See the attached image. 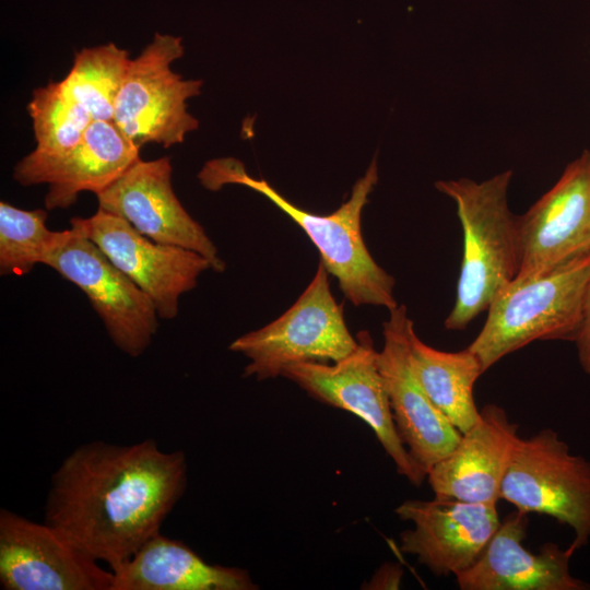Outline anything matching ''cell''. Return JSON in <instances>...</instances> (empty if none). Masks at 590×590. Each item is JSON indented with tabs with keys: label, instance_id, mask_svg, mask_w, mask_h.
Returning a JSON list of instances; mask_svg holds the SVG:
<instances>
[{
	"label": "cell",
	"instance_id": "1",
	"mask_svg": "<svg viewBox=\"0 0 590 590\" xmlns=\"http://www.w3.org/2000/svg\"><path fill=\"white\" fill-rule=\"evenodd\" d=\"M187 485L185 453L152 438L131 445L91 441L52 474L45 522L113 569L160 533Z\"/></svg>",
	"mask_w": 590,
	"mask_h": 590
},
{
	"label": "cell",
	"instance_id": "2",
	"mask_svg": "<svg viewBox=\"0 0 590 590\" xmlns=\"http://www.w3.org/2000/svg\"><path fill=\"white\" fill-rule=\"evenodd\" d=\"M198 179L211 191L235 184L270 200L308 236L319 251L320 261L329 274L338 280L342 293L353 305L381 306L389 311L398 306L393 295L394 279L369 253L361 227L363 209L378 181L376 158L354 184L349 200L327 215L298 208L267 180L248 175L244 164L234 157L206 162Z\"/></svg>",
	"mask_w": 590,
	"mask_h": 590
},
{
	"label": "cell",
	"instance_id": "3",
	"mask_svg": "<svg viewBox=\"0 0 590 590\" xmlns=\"http://www.w3.org/2000/svg\"><path fill=\"white\" fill-rule=\"evenodd\" d=\"M512 172L477 182L468 178L438 180V191L457 205L463 231V256L455 305L447 330H463L517 276L518 216L508 206Z\"/></svg>",
	"mask_w": 590,
	"mask_h": 590
},
{
	"label": "cell",
	"instance_id": "4",
	"mask_svg": "<svg viewBox=\"0 0 590 590\" xmlns=\"http://www.w3.org/2000/svg\"><path fill=\"white\" fill-rule=\"evenodd\" d=\"M590 281V252L550 270L516 276L492 302L469 347L484 373L536 340H576Z\"/></svg>",
	"mask_w": 590,
	"mask_h": 590
},
{
	"label": "cell",
	"instance_id": "5",
	"mask_svg": "<svg viewBox=\"0 0 590 590\" xmlns=\"http://www.w3.org/2000/svg\"><path fill=\"white\" fill-rule=\"evenodd\" d=\"M357 346L344 319L343 305L332 295L329 272L320 261L297 300L278 319L250 331L229 345L249 359L245 377L266 380L282 376L291 365L333 363Z\"/></svg>",
	"mask_w": 590,
	"mask_h": 590
},
{
	"label": "cell",
	"instance_id": "6",
	"mask_svg": "<svg viewBox=\"0 0 590 590\" xmlns=\"http://www.w3.org/2000/svg\"><path fill=\"white\" fill-rule=\"evenodd\" d=\"M499 497L521 512L570 527L573 555L590 541V461L573 453L552 428L519 438Z\"/></svg>",
	"mask_w": 590,
	"mask_h": 590
},
{
	"label": "cell",
	"instance_id": "7",
	"mask_svg": "<svg viewBox=\"0 0 590 590\" xmlns=\"http://www.w3.org/2000/svg\"><path fill=\"white\" fill-rule=\"evenodd\" d=\"M184 55L182 39L156 33L131 59L115 102L113 121L139 149L150 142L164 148L181 143L199 127L187 101L200 94L201 80H185L172 69Z\"/></svg>",
	"mask_w": 590,
	"mask_h": 590
},
{
	"label": "cell",
	"instance_id": "8",
	"mask_svg": "<svg viewBox=\"0 0 590 590\" xmlns=\"http://www.w3.org/2000/svg\"><path fill=\"white\" fill-rule=\"evenodd\" d=\"M355 350L333 363L307 362L287 366L282 376L326 404L364 421L396 464L399 474L420 486L426 473L409 453L397 430L378 365V353L367 330L356 335Z\"/></svg>",
	"mask_w": 590,
	"mask_h": 590
},
{
	"label": "cell",
	"instance_id": "9",
	"mask_svg": "<svg viewBox=\"0 0 590 590\" xmlns=\"http://www.w3.org/2000/svg\"><path fill=\"white\" fill-rule=\"evenodd\" d=\"M44 264L86 295L121 352L138 357L148 349L158 327L153 302L82 232L63 231Z\"/></svg>",
	"mask_w": 590,
	"mask_h": 590
},
{
	"label": "cell",
	"instance_id": "10",
	"mask_svg": "<svg viewBox=\"0 0 590 590\" xmlns=\"http://www.w3.org/2000/svg\"><path fill=\"white\" fill-rule=\"evenodd\" d=\"M70 225L91 239L153 302L160 318L178 314L180 296L196 287L211 263L202 255L156 243L129 222L98 210L88 217H73Z\"/></svg>",
	"mask_w": 590,
	"mask_h": 590
},
{
	"label": "cell",
	"instance_id": "11",
	"mask_svg": "<svg viewBox=\"0 0 590 590\" xmlns=\"http://www.w3.org/2000/svg\"><path fill=\"white\" fill-rule=\"evenodd\" d=\"M0 585L4 590H111L113 571L55 527L2 508Z\"/></svg>",
	"mask_w": 590,
	"mask_h": 590
},
{
	"label": "cell",
	"instance_id": "12",
	"mask_svg": "<svg viewBox=\"0 0 590 590\" xmlns=\"http://www.w3.org/2000/svg\"><path fill=\"white\" fill-rule=\"evenodd\" d=\"M172 173L167 156L138 160L96 194L98 208L122 217L148 238L193 250L209 260L212 270L224 271L214 243L176 197Z\"/></svg>",
	"mask_w": 590,
	"mask_h": 590
},
{
	"label": "cell",
	"instance_id": "13",
	"mask_svg": "<svg viewBox=\"0 0 590 590\" xmlns=\"http://www.w3.org/2000/svg\"><path fill=\"white\" fill-rule=\"evenodd\" d=\"M413 329L404 305L390 310L382 324L384 346L378 353V365L400 438L427 475L453 449L461 433L432 402L412 369Z\"/></svg>",
	"mask_w": 590,
	"mask_h": 590
},
{
	"label": "cell",
	"instance_id": "14",
	"mask_svg": "<svg viewBox=\"0 0 590 590\" xmlns=\"http://www.w3.org/2000/svg\"><path fill=\"white\" fill-rule=\"evenodd\" d=\"M517 276L540 273L590 252V151L518 216Z\"/></svg>",
	"mask_w": 590,
	"mask_h": 590
},
{
	"label": "cell",
	"instance_id": "15",
	"mask_svg": "<svg viewBox=\"0 0 590 590\" xmlns=\"http://www.w3.org/2000/svg\"><path fill=\"white\" fill-rule=\"evenodd\" d=\"M394 511L414 524L400 534L401 551L438 577L457 576L472 566L502 521L497 503L437 496L404 500Z\"/></svg>",
	"mask_w": 590,
	"mask_h": 590
},
{
	"label": "cell",
	"instance_id": "16",
	"mask_svg": "<svg viewBox=\"0 0 590 590\" xmlns=\"http://www.w3.org/2000/svg\"><path fill=\"white\" fill-rule=\"evenodd\" d=\"M139 151L114 121L93 120L70 152L51 160L27 154L14 166L13 178L22 186L47 184L46 209H67L81 192L97 194L113 184L140 160Z\"/></svg>",
	"mask_w": 590,
	"mask_h": 590
},
{
	"label": "cell",
	"instance_id": "17",
	"mask_svg": "<svg viewBox=\"0 0 590 590\" xmlns=\"http://www.w3.org/2000/svg\"><path fill=\"white\" fill-rule=\"evenodd\" d=\"M528 514L510 512L475 560L456 577L461 590H589L590 583L570 573L573 554L547 542L538 553L522 544Z\"/></svg>",
	"mask_w": 590,
	"mask_h": 590
},
{
	"label": "cell",
	"instance_id": "18",
	"mask_svg": "<svg viewBox=\"0 0 590 590\" xmlns=\"http://www.w3.org/2000/svg\"><path fill=\"white\" fill-rule=\"evenodd\" d=\"M518 425L505 409L486 404L477 422L461 434L453 449L435 463L426 479L437 497L497 503L500 486L519 440Z\"/></svg>",
	"mask_w": 590,
	"mask_h": 590
},
{
	"label": "cell",
	"instance_id": "19",
	"mask_svg": "<svg viewBox=\"0 0 590 590\" xmlns=\"http://www.w3.org/2000/svg\"><path fill=\"white\" fill-rule=\"evenodd\" d=\"M111 590H253L249 573L211 565L178 540L160 533L110 569Z\"/></svg>",
	"mask_w": 590,
	"mask_h": 590
},
{
	"label": "cell",
	"instance_id": "20",
	"mask_svg": "<svg viewBox=\"0 0 590 590\" xmlns=\"http://www.w3.org/2000/svg\"><path fill=\"white\" fill-rule=\"evenodd\" d=\"M410 362L428 398L461 434L477 422L473 388L484 370L469 346L458 352L439 351L425 344L413 329Z\"/></svg>",
	"mask_w": 590,
	"mask_h": 590
},
{
	"label": "cell",
	"instance_id": "21",
	"mask_svg": "<svg viewBox=\"0 0 590 590\" xmlns=\"http://www.w3.org/2000/svg\"><path fill=\"white\" fill-rule=\"evenodd\" d=\"M129 52L114 43L76 51L63 80V91L81 104L93 120L113 121L115 102L125 80Z\"/></svg>",
	"mask_w": 590,
	"mask_h": 590
},
{
	"label": "cell",
	"instance_id": "22",
	"mask_svg": "<svg viewBox=\"0 0 590 590\" xmlns=\"http://www.w3.org/2000/svg\"><path fill=\"white\" fill-rule=\"evenodd\" d=\"M27 111L36 140L35 150L28 154L39 160L57 158L70 152L93 121L90 113L59 82L36 88Z\"/></svg>",
	"mask_w": 590,
	"mask_h": 590
},
{
	"label": "cell",
	"instance_id": "23",
	"mask_svg": "<svg viewBox=\"0 0 590 590\" xmlns=\"http://www.w3.org/2000/svg\"><path fill=\"white\" fill-rule=\"evenodd\" d=\"M47 212L43 209L22 210L0 202V273L24 275L57 246L63 231L46 226Z\"/></svg>",
	"mask_w": 590,
	"mask_h": 590
},
{
	"label": "cell",
	"instance_id": "24",
	"mask_svg": "<svg viewBox=\"0 0 590 590\" xmlns=\"http://www.w3.org/2000/svg\"><path fill=\"white\" fill-rule=\"evenodd\" d=\"M575 343L580 366L590 375V281L585 297L582 321Z\"/></svg>",
	"mask_w": 590,
	"mask_h": 590
},
{
	"label": "cell",
	"instance_id": "25",
	"mask_svg": "<svg viewBox=\"0 0 590 590\" xmlns=\"http://www.w3.org/2000/svg\"><path fill=\"white\" fill-rule=\"evenodd\" d=\"M402 570L397 565H385L374 577V588L397 589L399 588Z\"/></svg>",
	"mask_w": 590,
	"mask_h": 590
}]
</instances>
